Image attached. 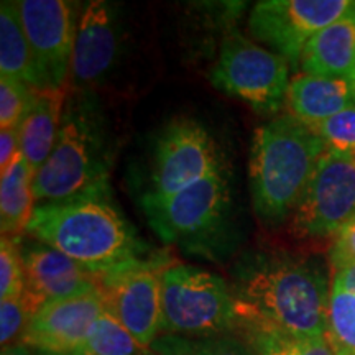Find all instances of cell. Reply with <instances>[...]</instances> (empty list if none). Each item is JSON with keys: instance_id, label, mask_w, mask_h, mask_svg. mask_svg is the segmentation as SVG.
Segmentation results:
<instances>
[{"instance_id": "12", "label": "cell", "mask_w": 355, "mask_h": 355, "mask_svg": "<svg viewBox=\"0 0 355 355\" xmlns=\"http://www.w3.org/2000/svg\"><path fill=\"white\" fill-rule=\"evenodd\" d=\"M19 10L43 89L68 86L76 8L66 0H21Z\"/></svg>"}, {"instance_id": "4", "label": "cell", "mask_w": 355, "mask_h": 355, "mask_svg": "<svg viewBox=\"0 0 355 355\" xmlns=\"http://www.w3.org/2000/svg\"><path fill=\"white\" fill-rule=\"evenodd\" d=\"M109 152L99 109L87 92L69 96L55 148L33 176L37 204L110 193Z\"/></svg>"}, {"instance_id": "14", "label": "cell", "mask_w": 355, "mask_h": 355, "mask_svg": "<svg viewBox=\"0 0 355 355\" xmlns=\"http://www.w3.org/2000/svg\"><path fill=\"white\" fill-rule=\"evenodd\" d=\"M20 254L25 275L24 298L32 316L51 301L99 291L96 275L37 239H20Z\"/></svg>"}, {"instance_id": "11", "label": "cell", "mask_w": 355, "mask_h": 355, "mask_svg": "<svg viewBox=\"0 0 355 355\" xmlns=\"http://www.w3.org/2000/svg\"><path fill=\"white\" fill-rule=\"evenodd\" d=\"M222 168L214 139L201 123L178 119L159 133L155 146L152 191L170 196Z\"/></svg>"}, {"instance_id": "7", "label": "cell", "mask_w": 355, "mask_h": 355, "mask_svg": "<svg viewBox=\"0 0 355 355\" xmlns=\"http://www.w3.org/2000/svg\"><path fill=\"white\" fill-rule=\"evenodd\" d=\"M211 81L225 94L247 102L259 114H275L286 104L290 66L275 51L232 33L220 44Z\"/></svg>"}, {"instance_id": "21", "label": "cell", "mask_w": 355, "mask_h": 355, "mask_svg": "<svg viewBox=\"0 0 355 355\" xmlns=\"http://www.w3.org/2000/svg\"><path fill=\"white\" fill-rule=\"evenodd\" d=\"M326 337L336 355H355V293L332 283Z\"/></svg>"}, {"instance_id": "1", "label": "cell", "mask_w": 355, "mask_h": 355, "mask_svg": "<svg viewBox=\"0 0 355 355\" xmlns=\"http://www.w3.org/2000/svg\"><path fill=\"white\" fill-rule=\"evenodd\" d=\"M230 291L237 318L235 331L242 336H326L331 288L318 265L290 257H245L235 266Z\"/></svg>"}, {"instance_id": "19", "label": "cell", "mask_w": 355, "mask_h": 355, "mask_svg": "<svg viewBox=\"0 0 355 355\" xmlns=\"http://www.w3.org/2000/svg\"><path fill=\"white\" fill-rule=\"evenodd\" d=\"M35 173L21 152L2 171L0 178V225L2 235L19 239L26 232L37 207L33 194Z\"/></svg>"}, {"instance_id": "27", "label": "cell", "mask_w": 355, "mask_h": 355, "mask_svg": "<svg viewBox=\"0 0 355 355\" xmlns=\"http://www.w3.org/2000/svg\"><path fill=\"white\" fill-rule=\"evenodd\" d=\"M168 350H171V355H257L245 339L230 334L206 337L196 343L178 340Z\"/></svg>"}, {"instance_id": "20", "label": "cell", "mask_w": 355, "mask_h": 355, "mask_svg": "<svg viewBox=\"0 0 355 355\" xmlns=\"http://www.w3.org/2000/svg\"><path fill=\"white\" fill-rule=\"evenodd\" d=\"M0 78H15L33 89H43L26 38L19 2L0 3Z\"/></svg>"}, {"instance_id": "26", "label": "cell", "mask_w": 355, "mask_h": 355, "mask_svg": "<svg viewBox=\"0 0 355 355\" xmlns=\"http://www.w3.org/2000/svg\"><path fill=\"white\" fill-rule=\"evenodd\" d=\"M326 144L327 150L354 155L355 152V107L332 115L318 125L311 127Z\"/></svg>"}, {"instance_id": "18", "label": "cell", "mask_w": 355, "mask_h": 355, "mask_svg": "<svg viewBox=\"0 0 355 355\" xmlns=\"http://www.w3.org/2000/svg\"><path fill=\"white\" fill-rule=\"evenodd\" d=\"M68 97V86L35 89L32 109L19 127L20 152L33 173L44 165L55 148Z\"/></svg>"}, {"instance_id": "16", "label": "cell", "mask_w": 355, "mask_h": 355, "mask_svg": "<svg viewBox=\"0 0 355 355\" xmlns=\"http://www.w3.org/2000/svg\"><path fill=\"white\" fill-rule=\"evenodd\" d=\"M290 115L314 127L332 115L355 107V79L296 74L286 94Z\"/></svg>"}, {"instance_id": "10", "label": "cell", "mask_w": 355, "mask_h": 355, "mask_svg": "<svg viewBox=\"0 0 355 355\" xmlns=\"http://www.w3.org/2000/svg\"><path fill=\"white\" fill-rule=\"evenodd\" d=\"M352 6V0H263L252 10L248 26L257 40L296 69L309 40Z\"/></svg>"}, {"instance_id": "13", "label": "cell", "mask_w": 355, "mask_h": 355, "mask_svg": "<svg viewBox=\"0 0 355 355\" xmlns=\"http://www.w3.org/2000/svg\"><path fill=\"white\" fill-rule=\"evenodd\" d=\"M121 51V19L112 3L87 2L78 20L71 58V84L81 92L102 83Z\"/></svg>"}, {"instance_id": "30", "label": "cell", "mask_w": 355, "mask_h": 355, "mask_svg": "<svg viewBox=\"0 0 355 355\" xmlns=\"http://www.w3.org/2000/svg\"><path fill=\"white\" fill-rule=\"evenodd\" d=\"M20 153L19 130L0 132V170H7L8 165Z\"/></svg>"}, {"instance_id": "15", "label": "cell", "mask_w": 355, "mask_h": 355, "mask_svg": "<svg viewBox=\"0 0 355 355\" xmlns=\"http://www.w3.org/2000/svg\"><path fill=\"white\" fill-rule=\"evenodd\" d=\"M105 311L99 291L43 304L30 318L21 343L38 352L69 355L83 349Z\"/></svg>"}, {"instance_id": "31", "label": "cell", "mask_w": 355, "mask_h": 355, "mask_svg": "<svg viewBox=\"0 0 355 355\" xmlns=\"http://www.w3.org/2000/svg\"><path fill=\"white\" fill-rule=\"evenodd\" d=\"M332 283L337 286L344 288V290L355 293V263L340 266V268L334 270Z\"/></svg>"}, {"instance_id": "6", "label": "cell", "mask_w": 355, "mask_h": 355, "mask_svg": "<svg viewBox=\"0 0 355 355\" xmlns=\"http://www.w3.org/2000/svg\"><path fill=\"white\" fill-rule=\"evenodd\" d=\"M235 327L232 291L224 278L184 263L166 266L162 275V329L206 339Z\"/></svg>"}, {"instance_id": "25", "label": "cell", "mask_w": 355, "mask_h": 355, "mask_svg": "<svg viewBox=\"0 0 355 355\" xmlns=\"http://www.w3.org/2000/svg\"><path fill=\"white\" fill-rule=\"evenodd\" d=\"M20 239L2 235L0 241V300L24 295L25 275L20 254Z\"/></svg>"}, {"instance_id": "29", "label": "cell", "mask_w": 355, "mask_h": 355, "mask_svg": "<svg viewBox=\"0 0 355 355\" xmlns=\"http://www.w3.org/2000/svg\"><path fill=\"white\" fill-rule=\"evenodd\" d=\"M329 260L334 270L355 263V216L350 217L343 227L334 234Z\"/></svg>"}, {"instance_id": "8", "label": "cell", "mask_w": 355, "mask_h": 355, "mask_svg": "<svg viewBox=\"0 0 355 355\" xmlns=\"http://www.w3.org/2000/svg\"><path fill=\"white\" fill-rule=\"evenodd\" d=\"M163 257L133 259L97 277V290L105 311L119 319L144 347L162 331Z\"/></svg>"}, {"instance_id": "28", "label": "cell", "mask_w": 355, "mask_h": 355, "mask_svg": "<svg viewBox=\"0 0 355 355\" xmlns=\"http://www.w3.org/2000/svg\"><path fill=\"white\" fill-rule=\"evenodd\" d=\"M32 318V309L24 298L0 300V344L3 347L20 343Z\"/></svg>"}, {"instance_id": "34", "label": "cell", "mask_w": 355, "mask_h": 355, "mask_svg": "<svg viewBox=\"0 0 355 355\" xmlns=\"http://www.w3.org/2000/svg\"><path fill=\"white\" fill-rule=\"evenodd\" d=\"M40 355H58V354H44V352H40Z\"/></svg>"}, {"instance_id": "22", "label": "cell", "mask_w": 355, "mask_h": 355, "mask_svg": "<svg viewBox=\"0 0 355 355\" xmlns=\"http://www.w3.org/2000/svg\"><path fill=\"white\" fill-rule=\"evenodd\" d=\"M83 349L92 355H150L146 347L107 311L96 321Z\"/></svg>"}, {"instance_id": "3", "label": "cell", "mask_w": 355, "mask_h": 355, "mask_svg": "<svg viewBox=\"0 0 355 355\" xmlns=\"http://www.w3.org/2000/svg\"><path fill=\"white\" fill-rule=\"evenodd\" d=\"M327 146L313 128L286 114L257 128L248 180L257 216L278 224L295 212Z\"/></svg>"}, {"instance_id": "33", "label": "cell", "mask_w": 355, "mask_h": 355, "mask_svg": "<svg viewBox=\"0 0 355 355\" xmlns=\"http://www.w3.org/2000/svg\"><path fill=\"white\" fill-rule=\"evenodd\" d=\"M69 355H92V354H89L87 350H84V349H79V350H76V352H73V354H69Z\"/></svg>"}, {"instance_id": "5", "label": "cell", "mask_w": 355, "mask_h": 355, "mask_svg": "<svg viewBox=\"0 0 355 355\" xmlns=\"http://www.w3.org/2000/svg\"><path fill=\"white\" fill-rule=\"evenodd\" d=\"M232 189L224 166L170 196L144 194L141 209L148 225L166 243L204 252L227 225Z\"/></svg>"}, {"instance_id": "24", "label": "cell", "mask_w": 355, "mask_h": 355, "mask_svg": "<svg viewBox=\"0 0 355 355\" xmlns=\"http://www.w3.org/2000/svg\"><path fill=\"white\" fill-rule=\"evenodd\" d=\"M35 89L15 78H0V127L2 130H19L32 109Z\"/></svg>"}, {"instance_id": "9", "label": "cell", "mask_w": 355, "mask_h": 355, "mask_svg": "<svg viewBox=\"0 0 355 355\" xmlns=\"http://www.w3.org/2000/svg\"><path fill=\"white\" fill-rule=\"evenodd\" d=\"M355 216V157L326 150L293 212L300 237L334 235Z\"/></svg>"}, {"instance_id": "23", "label": "cell", "mask_w": 355, "mask_h": 355, "mask_svg": "<svg viewBox=\"0 0 355 355\" xmlns=\"http://www.w3.org/2000/svg\"><path fill=\"white\" fill-rule=\"evenodd\" d=\"M257 355H336L326 336L296 337L279 332H254L243 336Z\"/></svg>"}, {"instance_id": "2", "label": "cell", "mask_w": 355, "mask_h": 355, "mask_svg": "<svg viewBox=\"0 0 355 355\" xmlns=\"http://www.w3.org/2000/svg\"><path fill=\"white\" fill-rule=\"evenodd\" d=\"M26 234L68 255L96 277L139 259L144 248L110 201V193L37 204Z\"/></svg>"}, {"instance_id": "32", "label": "cell", "mask_w": 355, "mask_h": 355, "mask_svg": "<svg viewBox=\"0 0 355 355\" xmlns=\"http://www.w3.org/2000/svg\"><path fill=\"white\" fill-rule=\"evenodd\" d=\"M2 355H40L37 349H33L32 345L25 344V343H17L8 345V347L2 349Z\"/></svg>"}, {"instance_id": "35", "label": "cell", "mask_w": 355, "mask_h": 355, "mask_svg": "<svg viewBox=\"0 0 355 355\" xmlns=\"http://www.w3.org/2000/svg\"><path fill=\"white\" fill-rule=\"evenodd\" d=\"M354 157H355V152H354Z\"/></svg>"}, {"instance_id": "17", "label": "cell", "mask_w": 355, "mask_h": 355, "mask_svg": "<svg viewBox=\"0 0 355 355\" xmlns=\"http://www.w3.org/2000/svg\"><path fill=\"white\" fill-rule=\"evenodd\" d=\"M300 68L311 76L355 79V2L339 20L309 40Z\"/></svg>"}]
</instances>
